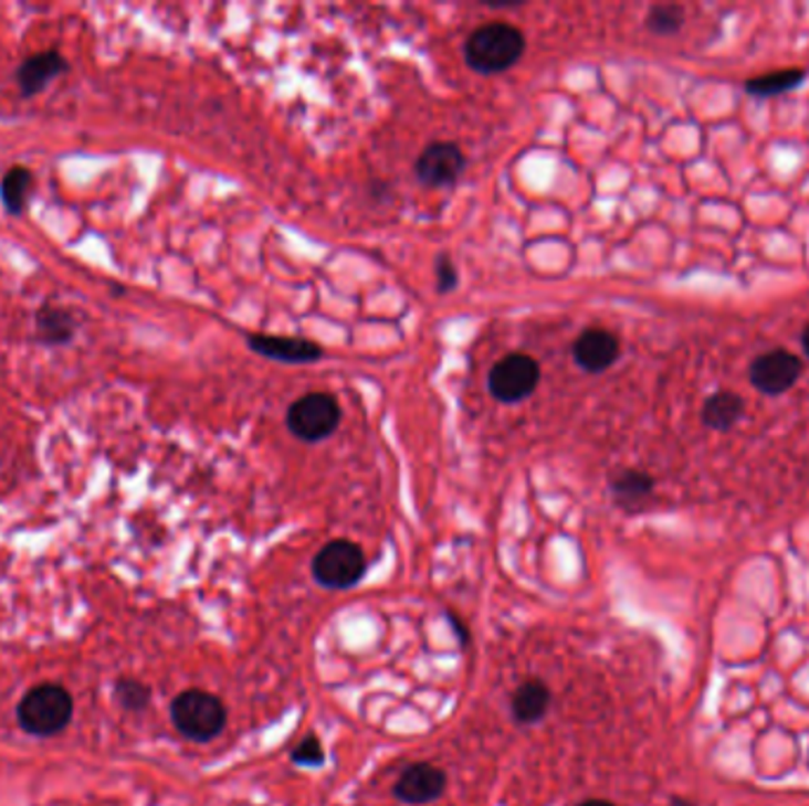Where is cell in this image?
I'll return each instance as SVG.
<instances>
[{"instance_id": "cell-1", "label": "cell", "mask_w": 809, "mask_h": 806, "mask_svg": "<svg viewBox=\"0 0 809 806\" xmlns=\"http://www.w3.org/2000/svg\"><path fill=\"white\" fill-rule=\"evenodd\" d=\"M524 31L507 22H491L479 26L464 43V62L479 74L507 72L524 57Z\"/></svg>"}, {"instance_id": "cell-2", "label": "cell", "mask_w": 809, "mask_h": 806, "mask_svg": "<svg viewBox=\"0 0 809 806\" xmlns=\"http://www.w3.org/2000/svg\"><path fill=\"white\" fill-rule=\"evenodd\" d=\"M171 721L188 741L211 743L213 738L223 733L228 710L218 696L201 691V688H188L171 702Z\"/></svg>"}, {"instance_id": "cell-3", "label": "cell", "mask_w": 809, "mask_h": 806, "mask_svg": "<svg viewBox=\"0 0 809 806\" xmlns=\"http://www.w3.org/2000/svg\"><path fill=\"white\" fill-rule=\"evenodd\" d=\"M74 714V700L62 686L43 683L31 688L17 708L20 727L31 735H55L66 729Z\"/></svg>"}, {"instance_id": "cell-4", "label": "cell", "mask_w": 809, "mask_h": 806, "mask_svg": "<svg viewBox=\"0 0 809 806\" xmlns=\"http://www.w3.org/2000/svg\"><path fill=\"white\" fill-rule=\"evenodd\" d=\"M311 573L315 582L332 592H346L360 584L367 573L365 551L350 540H334L315 553Z\"/></svg>"}, {"instance_id": "cell-5", "label": "cell", "mask_w": 809, "mask_h": 806, "mask_svg": "<svg viewBox=\"0 0 809 806\" xmlns=\"http://www.w3.org/2000/svg\"><path fill=\"white\" fill-rule=\"evenodd\" d=\"M342 424V407L329 393H308L286 410V428L303 443H323Z\"/></svg>"}, {"instance_id": "cell-6", "label": "cell", "mask_w": 809, "mask_h": 806, "mask_svg": "<svg viewBox=\"0 0 809 806\" xmlns=\"http://www.w3.org/2000/svg\"><path fill=\"white\" fill-rule=\"evenodd\" d=\"M539 383V364L524 352L502 358L487 374V389L502 405H516L535 393Z\"/></svg>"}, {"instance_id": "cell-7", "label": "cell", "mask_w": 809, "mask_h": 806, "mask_svg": "<svg viewBox=\"0 0 809 806\" xmlns=\"http://www.w3.org/2000/svg\"><path fill=\"white\" fill-rule=\"evenodd\" d=\"M802 374V360L790 350L777 348L763 352L750 362L748 377L753 389L765 395H781L794 389Z\"/></svg>"}, {"instance_id": "cell-8", "label": "cell", "mask_w": 809, "mask_h": 806, "mask_svg": "<svg viewBox=\"0 0 809 806\" xmlns=\"http://www.w3.org/2000/svg\"><path fill=\"white\" fill-rule=\"evenodd\" d=\"M417 178L427 188H450L466 168V157L458 145L433 142L417 159Z\"/></svg>"}, {"instance_id": "cell-9", "label": "cell", "mask_w": 809, "mask_h": 806, "mask_svg": "<svg viewBox=\"0 0 809 806\" xmlns=\"http://www.w3.org/2000/svg\"><path fill=\"white\" fill-rule=\"evenodd\" d=\"M448 787V776L443 768H438L429 762H414L402 771L396 781L393 795L398 802L421 806L441 799Z\"/></svg>"}, {"instance_id": "cell-10", "label": "cell", "mask_w": 809, "mask_h": 806, "mask_svg": "<svg viewBox=\"0 0 809 806\" xmlns=\"http://www.w3.org/2000/svg\"><path fill=\"white\" fill-rule=\"evenodd\" d=\"M620 356L618 336L609 329H587L572 343V360L587 374H601L611 369Z\"/></svg>"}, {"instance_id": "cell-11", "label": "cell", "mask_w": 809, "mask_h": 806, "mask_svg": "<svg viewBox=\"0 0 809 806\" xmlns=\"http://www.w3.org/2000/svg\"><path fill=\"white\" fill-rule=\"evenodd\" d=\"M249 348L259 352L261 358L284 362V364H313L323 358V348L308 339H292V336H270L251 333Z\"/></svg>"}, {"instance_id": "cell-12", "label": "cell", "mask_w": 809, "mask_h": 806, "mask_svg": "<svg viewBox=\"0 0 809 806\" xmlns=\"http://www.w3.org/2000/svg\"><path fill=\"white\" fill-rule=\"evenodd\" d=\"M66 66L70 64H66L60 50H43V53L31 55L17 70V83H20L22 95H39L50 81H55L62 72H66Z\"/></svg>"}, {"instance_id": "cell-13", "label": "cell", "mask_w": 809, "mask_h": 806, "mask_svg": "<svg viewBox=\"0 0 809 806\" xmlns=\"http://www.w3.org/2000/svg\"><path fill=\"white\" fill-rule=\"evenodd\" d=\"M512 717L521 727H533L543 721L551 708V691L545 681L528 679L512 693Z\"/></svg>"}, {"instance_id": "cell-14", "label": "cell", "mask_w": 809, "mask_h": 806, "mask_svg": "<svg viewBox=\"0 0 809 806\" xmlns=\"http://www.w3.org/2000/svg\"><path fill=\"white\" fill-rule=\"evenodd\" d=\"M744 412H746L744 397L732 391H719L705 400L701 418L711 431L724 433V431H732L740 422Z\"/></svg>"}, {"instance_id": "cell-15", "label": "cell", "mask_w": 809, "mask_h": 806, "mask_svg": "<svg viewBox=\"0 0 809 806\" xmlns=\"http://www.w3.org/2000/svg\"><path fill=\"white\" fill-rule=\"evenodd\" d=\"M36 331H39L41 343H48V346L70 343L74 339V331H76L74 315L62 310V308L45 306L36 315Z\"/></svg>"}, {"instance_id": "cell-16", "label": "cell", "mask_w": 809, "mask_h": 806, "mask_svg": "<svg viewBox=\"0 0 809 806\" xmlns=\"http://www.w3.org/2000/svg\"><path fill=\"white\" fill-rule=\"evenodd\" d=\"M33 190V173L24 166H12L0 180V199L10 215H22Z\"/></svg>"}, {"instance_id": "cell-17", "label": "cell", "mask_w": 809, "mask_h": 806, "mask_svg": "<svg viewBox=\"0 0 809 806\" xmlns=\"http://www.w3.org/2000/svg\"><path fill=\"white\" fill-rule=\"evenodd\" d=\"M653 487H655V480L649 474L634 471L632 468V471H622L620 476L613 478L611 492L620 507H634V503L644 501L653 495Z\"/></svg>"}, {"instance_id": "cell-18", "label": "cell", "mask_w": 809, "mask_h": 806, "mask_svg": "<svg viewBox=\"0 0 809 806\" xmlns=\"http://www.w3.org/2000/svg\"><path fill=\"white\" fill-rule=\"evenodd\" d=\"M802 81H805L802 70H781L746 81V93L753 97H774L798 88Z\"/></svg>"}, {"instance_id": "cell-19", "label": "cell", "mask_w": 809, "mask_h": 806, "mask_svg": "<svg viewBox=\"0 0 809 806\" xmlns=\"http://www.w3.org/2000/svg\"><path fill=\"white\" fill-rule=\"evenodd\" d=\"M684 26V10L680 6H653L647 14V29L655 36H672Z\"/></svg>"}, {"instance_id": "cell-20", "label": "cell", "mask_w": 809, "mask_h": 806, "mask_svg": "<svg viewBox=\"0 0 809 806\" xmlns=\"http://www.w3.org/2000/svg\"><path fill=\"white\" fill-rule=\"evenodd\" d=\"M290 757L296 766L317 768V766H323L327 762V752L323 747V741H319L315 733H308L306 738H301V741L294 745Z\"/></svg>"}, {"instance_id": "cell-21", "label": "cell", "mask_w": 809, "mask_h": 806, "mask_svg": "<svg viewBox=\"0 0 809 806\" xmlns=\"http://www.w3.org/2000/svg\"><path fill=\"white\" fill-rule=\"evenodd\" d=\"M116 698H119V702L124 704L126 710L130 712H143L147 704H149V688L140 681L135 679H122L119 683H116Z\"/></svg>"}, {"instance_id": "cell-22", "label": "cell", "mask_w": 809, "mask_h": 806, "mask_svg": "<svg viewBox=\"0 0 809 806\" xmlns=\"http://www.w3.org/2000/svg\"><path fill=\"white\" fill-rule=\"evenodd\" d=\"M435 279H438V291L441 294H450V291H454V287H458L460 275H458V271H454V265L448 256H438Z\"/></svg>"}, {"instance_id": "cell-23", "label": "cell", "mask_w": 809, "mask_h": 806, "mask_svg": "<svg viewBox=\"0 0 809 806\" xmlns=\"http://www.w3.org/2000/svg\"><path fill=\"white\" fill-rule=\"evenodd\" d=\"M448 623L452 625V629H454V632H458V639H460V644H462V646H469V629H466V625H464V623H460L458 615H454V613H448Z\"/></svg>"}, {"instance_id": "cell-24", "label": "cell", "mask_w": 809, "mask_h": 806, "mask_svg": "<svg viewBox=\"0 0 809 806\" xmlns=\"http://www.w3.org/2000/svg\"><path fill=\"white\" fill-rule=\"evenodd\" d=\"M578 806H616L613 802H609V799H585L582 804H578Z\"/></svg>"}, {"instance_id": "cell-25", "label": "cell", "mask_w": 809, "mask_h": 806, "mask_svg": "<svg viewBox=\"0 0 809 806\" xmlns=\"http://www.w3.org/2000/svg\"><path fill=\"white\" fill-rule=\"evenodd\" d=\"M802 350H805V356L809 358V325L802 331Z\"/></svg>"}]
</instances>
